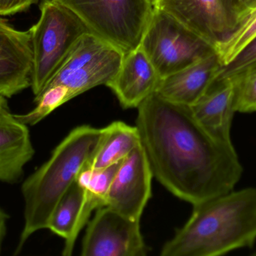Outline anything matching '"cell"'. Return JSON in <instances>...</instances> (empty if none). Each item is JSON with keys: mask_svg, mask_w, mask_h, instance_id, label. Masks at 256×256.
<instances>
[{"mask_svg": "<svg viewBox=\"0 0 256 256\" xmlns=\"http://www.w3.org/2000/svg\"><path fill=\"white\" fill-rule=\"evenodd\" d=\"M137 109L140 142L167 190L192 205L234 190L243 173L234 145L209 133L190 106L154 92Z\"/></svg>", "mask_w": 256, "mask_h": 256, "instance_id": "1", "label": "cell"}, {"mask_svg": "<svg viewBox=\"0 0 256 256\" xmlns=\"http://www.w3.org/2000/svg\"><path fill=\"white\" fill-rule=\"evenodd\" d=\"M192 206L190 217L160 255L220 256L254 247L256 188L232 190Z\"/></svg>", "mask_w": 256, "mask_h": 256, "instance_id": "2", "label": "cell"}, {"mask_svg": "<svg viewBox=\"0 0 256 256\" xmlns=\"http://www.w3.org/2000/svg\"><path fill=\"white\" fill-rule=\"evenodd\" d=\"M103 133L104 128L86 125L75 128L54 149L50 159L24 180L21 187L24 228L14 255L21 252L33 234L48 228L56 205L94 156Z\"/></svg>", "mask_w": 256, "mask_h": 256, "instance_id": "3", "label": "cell"}, {"mask_svg": "<svg viewBox=\"0 0 256 256\" xmlns=\"http://www.w3.org/2000/svg\"><path fill=\"white\" fill-rule=\"evenodd\" d=\"M38 21L30 29L32 50L31 87L34 98L46 88L81 36L84 23L54 0H42Z\"/></svg>", "mask_w": 256, "mask_h": 256, "instance_id": "4", "label": "cell"}, {"mask_svg": "<svg viewBox=\"0 0 256 256\" xmlns=\"http://www.w3.org/2000/svg\"><path fill=\"white\" fill-rule=\"evenodd\" d=\"M73 12L90 33L124 54L136 49L153 15L152 0H54Z\"/></svg>", "mask_w": 256, "mask_h": 256, "instance_id": "5", "label": "cell"}, {"mask_svg": "<svg viewBox=\"0 0 256 256\" xmlns=\"http://www.w3.org/2000/svg\"><path fill=\"white\" fill-rule=\"evenodd\" d=\"M124 55L115 45L88 32L78 41L46 88L64 86L72 99L98 86H108L120 71Z\"/></svg>", "mask_w": 256, "mask_h": 256, "instance_id": "6", "label": "cell"}, {"mask_svg": "<svg viewBox=\"0 0 256 256\" xmlns=\"http://www.w3.org/2000/svg\"><path fill=\"white\" fill-rule=\"evenodd\" d=\"M140 48L160 79L188 67L214 51L178 21L155 9Z\"/></svg>", "mask_w": 256, "mask_h": 256, "instance_id": "7", "label": "cell"}, {"mask_svg": "<svg viewBox=\"0 0 256 256\" xmlns=\"http://www.w3.org/2000/svg\"><path fill=\"white\" fill-rule=\"evenodd\" d=\"M148 252L134 220L110 207L96 210L82 239V256H146Z\"/></svg>", "mask_w": 256, "mask_h": 256, "instance_id": "8", "label": "cell"}, {"mask_svg": "<svg viewBox=\"0 0 256 256\" xmlns=\"http://www.w3.org/2000/svg\"><path fill=\"white\" fill-rule=\"evenodd\" d=\"M154 9L170 15L214 50L238 23L227 0H152Z\"/></svg>", "mask_w": 256, "mask_h": 256, "instance_id": "9", "label": "cell"}, {"mask_svg": "<svg viewBox=\"0 0 256 256\" xmlns=\"http://www.w3.org/2000/svg\"><path fill=\"white\" fill-rule=\"evenodd\" d=\"M150 164L142 144L122 161L112 180L104 206L134 220H140L152 197L153 178Z\"/></svg>", "mask_w": 256, "mask_h": 256, "instance_id": "10", "label": "cell"}, {"mask_svg": "<svg viewBox=\"0 0 256 256\" xmlns=\"http://www.w3.org/2000/svg\"><path fill=\"white\" fill-rule=\"evenodd\" d=\"M32 69L30 30H16L0 16V95L9 99L30 87Z\"/></svg>", "mask_w": 256, "mask_h": 256, "instance_id": "11", "label": "cell"}, {"mask_svg": "<svg viewBox=\"0 0 256 256\" xmlns=\"http://www.w3.org/2000/svg\"><path fill=\"white\" fill-rule=\"evenodd\" d=\"M236 87L234 78H218L196 103L190 106L194 116L215 138L233 144L232 126L236 108Z\"/></svg>", "mask_w": 256, "mask_h": 256, "instance_id": "12", "label": "cell"}, {"mask_svg": "<svg viewBox=\"0 0 256 256\" xmlns=\"http://www.w3.org/2000/svg\"><path fill=\"white\" fill-rule=\"evenodd\" d=\"M224 67L213 51L188 67L161 78L155 92L170 102L192 106L220 75Z\"/></svg>", "mask_w": 256, "mask_h": 256, "instance_id": "13", "label": "cell"}, {"mask_svg": "<svg viewBox=\"0 0 256 256\" xmlns=\"http://www.w3.org/2000/svg\"><path fill=\"white\" fill-rule=\"evenodd\" d=\"M160 78L138 47L124 54L121 67L106 87L112 90L122 108H137L156 91Z\"/></svg>", "mask_w": 256, "mask_h": 256, "instance_id": "14", "label": "cell"}, {"mask_svg": "<svg viewBox=\"0 0 256 256\" xmlns=\"http://www.w3.org/2000/svg\"><path fill=\"white\" fill-rule=\"evenodd\" d=\"M34 154L28 126L10 111L0 112V182L20 181L24 167Z\"/></svg>", "mask_w": 256, "mask_h": 256, "instance_id": "15", "label": "cell"}, {"mask_svg": "<svg viewBox=\"0 0 256 256\" xmlns=\"http://www.w3.org/2000/svg\"><path fill=\"white\" fill-rule=\"evenodd\" d=\"M85 201V190L75 180L57 203L50 218L48 228L64 240L62 255L73 253L79 233L78 225Z\"/></svg>", "mask_w": 256, "mask_h": 256, "instance_id": "16", "label": "cell"}, {"mask_svg": "<svg viewBox=\"0 0 256 256\" xmlns=\"http://www.w3.org/2000/svg\"><path fill=\"white\" fill-rule=\"evenodd\" d=\"M140 142L136 126L116 121L104 128L98 150L88 162L93 169L106 168L122 161Z\"/></svg>", "mask_w": 256, "mask_h": 256, "instance_id": "17", "label": "cell"}, {"mask_svg": "<svg viewBox=\"0 0 256 256\" xmlns=\"http://www.w3.org/2000/svg\"><path fill=\"white\" fill-rule=\"evenodd\" d=\"M122 161L100 169H93L91 181L85 189V201L78 225V233L86 225L93 210L104 207L112 180Z\"/></svg>", "mask_w": 256, "mask_h": 256, "instance_id": "18", "label": "cell"}, {"mask_svg": "<svg viewBox=\"0 0 256 256\" xmlns=\"http://www.w3.org/2000/svg\"><path fill=\"white\" fill-rule=\"evenodd\" d=\"M256 38V10L242 20L234 31L214 48L222 66H228Z\"/></svg>", "mask_w": 256, "mask_h": 256, "instance_id": "19", "label": "cell"}, {"mask_svg": "<svg viewBox=\"0 0 256 256\" xmlns=\"http://www.w3.org/2000/svg\"><path fill=\"white\" fill-rule=\"evenodd\" d=\"M70 100V94L66 87L52 86L45 89L38 97L34 98L37 105L32 111L24 114H14V116L24 124L34 126Z\"/></svg>", "mask_w": 256, "mask_h": 256, "instance_id": "20", "label": "cell"}, {"mask_svg": "<svg viewBox=\"0 0 256 256\" xmlns=\"http://www.w3.org/2000/svg\"><path fill=\"white\" fill-rule=\"evenodd\" d=\"M234 78L236 87V108L239 113L256 112V67Z\"/></svg>", "mask_w": 256, "mask_h": 256, "instance_id": "21", "label": "cell"}, {"mask_svg": "<svg viewBox=\"0 0 256 256\" xmlns=\"http://www.w3.org/2000/svg\"><path fill=\"white\" fill-rule=\"evenodd\" d=\"M256 67V38L237 57L222 69L218 78H237Z\"/></svg>", "mask_w": 256, "mask_h": 256, "instance_id": "22", "label": "cell"}, {"mask_svg": "<svg viewBox=\"0 0 256 256\" xmlns=\"http://www.w3.org/2000/svg\"><path fill=\"white\" fill-rule=\"evenodd\" d=\"M40 0H0V16L16 15L28 10Z\"/></svg>", "mask_w": 256, "mask_h": 256, "instance_id": "23", "label": "cell"}, {"mask_svg": "<svg viewBox=\"0 0 256 256\" xmlns=\"http://www.w3.org/2000/svg\"><path fill=\"white\" fill-rule=\"evenodd\" d=\"M230 10L239 23L256 10V0H227Z\"/></svg>", "mask_w": 256, "mask_h": 256, "instance_id": "24", "label": "cell"}, {"mask_svg": "<svg viewBox=\"0 0 256 256\" xmlns=\"http://www.w3.org/2000/svg\"><path fill=\"white\" fill-rule=\"evenodd\" d=\"M8 219V214L6 213L2 209L0 208V252H1L3 240L6 237V231H7V222Z\"/></svg>", "mask_w": 256, "mask_h": 256, "instance_id": "25", "label": "cell"}, {"mask_svg": "<svg viewBox=\"0 0 256 256\" xmlns=\"http://www.w3.org/2000/svg\"><path fill=\"white\" fill-rule=\"evenodd\" d=\"M6 111H9L7 98L0 95V112Z\"/></svg>", "mask_w": 256, "mask_h": 256, "instance_id": "26", "label": "cell"}, {"mask_svg": "<svg viewBox=\"0 0 256 256\" xmlns=\"http://www.w3.org/2000/svg\"><path fill=\"white\" fill-rule=\"evenodd\" d=\"M252 255L256 256V252H254V253L252 254Z\"/></svg>", "mask_w": 256, "mask_h": 256, "instance_id": "27", "label": "cell"}]
</instances>
